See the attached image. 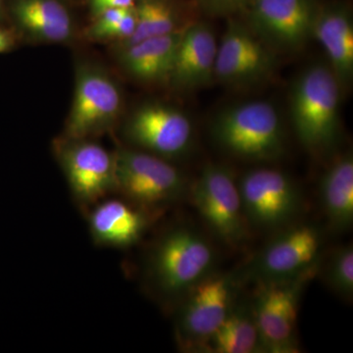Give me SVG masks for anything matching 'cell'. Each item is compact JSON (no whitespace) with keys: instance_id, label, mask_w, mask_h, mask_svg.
Listing matches in <instances>:
<instances>
[{"instance_id":"cell-1","label":"cell","mask_w":353,"mask_h":353,"mask_svg":"<svg viewBox=\"0 0 353 353\" xmlns=\"http://www.w3.org/2000/svg\"><path fill=\"white\" fill-rule=\"evenodd\" d=\"M215 250L204 234L178 225L160 234L148 250L145 279L162 303L174 304L202 279L213 273Z\"/></svg>"},{"instance_id":"cell-2","label":"cell","mask_w":353,"mask_h":353,"mask_svg":"<svg viewBox=\"0 0 353 353\" xmlns=\"http://www.w3.org/2000/svg\"><path fill=\"white\" fill-rule=\"evenodd\" d=\"M341 83L327 65L316 64L299 76L290 95V118L301 145L319 153L331 148L340 124Z\"/></svg>"},{"instance_id":"cell-3","label":"cell","mask_w":353,"mask_h":353,"mask_svg":"<svg viewBox=\"0 0 353 353\" xmlns=\"http://www.w3.org/2000/svg\"><path fill=\"white\" fill-rule=\"evenodd\" d=\"M211 132L223 150L241 159L272 161L284 152L282 120L269 102L248 101L225 109Z\"/></svg>"},{"instance_id":"cell-4","label":"cell","mask_w":353,"mask_h":353,"mask_svg":"<svg viewBox=\"0 0 353 353\" xmlns=\"http://www.w3.org/2000/svg\"><path fill=\"white\" fill-rule=\"evenodd\" d=\"M115 157L116 192L153 215L188 194L187 180L163 158L120 148Z\"/></svg>"},{"instance_id":"cell-5","label":"cell","mask_w":353,"mask_h":353,"mask_svg":"<svg viewBox=\"0 0 353 353\" xmlns=\"http://www.w3.org/2000/svg\"><path fill=\"white\" fill-rule=\"evenodd\" d=\"M236 279L211 273L192 288L176 304L175 338L181 350L201 352L233 306Z\"/></svg>"},{"instance_id":"cell-6","label":"cell","mask_w":353,"mask_h":353,"mask_svg":"<svg viewBox=\"0 0 353 353\" xmlns=\"http://www.w3.org/2000/svg\"><path fill=\"white\" fill-rule=\"evenodd\" d=\"M318 270L316 267L296 277L259 283L252 307L264 352H299V303L304 288Z\"/></svg>"},{"instance_id":"cell-7","label":"cell","mask_w":353,"mask_h":353,"mask_svg":"<svg viewBox=\"0 0 353 353\" xmlns=\"http://www.w3.org/2000/svg\"><path fill=\"white\" fill-rule=\"evenodd\" d=\"M189 192L202 220L221 241L240 248L248 241L238 183L226 166L206 164Z\"/></svg>"},{"instance_id":"cell-8","label":"cell","mask_w":353,"mask_h":353,"mask_svg":"<svg viewBox=\"0 0 353 353\" xmlns=\"http://www.w3.org/2000/svg\"><path fill=\"white\" fill-rule=\"evenodd\" d=\"M238 185L248 225L277 229L290 223L301 210V192L284 172L254 169L246 172Z\"/></svg>"},{"instance_id":"cell-9","label":"cell","mask_w":353,"mask_h":353,"mask_svg":"<svg viewBox=\"0 0 353 353\" xmlns=\"http://www.w3.org/2000/svg\"><path fill=\"white\" fill-rule=\"evenodd\" d=\"M58 158L74 199L90 208L116 192L115 157L87 139H67L58 143Z\"/></svg>"},{"instance_id":"cell-10","label":"cell","mask_w":353,"mask_h":353,"mask_svg":"<svg viewBox=\"0 0 353 353\" xmlns=\"http://www.w3.org/2000/svg\"><path fill=\"white\" fill-rule=\"evenodd\" d=\"M321 246V233L317 228H288L253 257L245 275L259 283L296 277L318 267Z\"/></svg>"},{"instance_id":"cell-11","label":"cell","mask_w":353,"mask_h":353,"mask_svg":"<svg viewBox=\"0 0 353 353\" xmlns=\"http://www.w3.org/2000/svg\"><path fill=\"white\" fill-rule=\"evenodd\" d=\"M248 24L271 50L296 51L312 38L318 7L313 0H250Z\"/></svg>"},{"instance_id":"cell-12","label":"cell","mask_w":353,"mask_h":353,"mask_svg":"<svg viewBox=\"0 0 353 353\" xmlns=\"http://www.w3.org/2000/svg\"><path fill=\"white\" fill-rule=\"evenodd\" d=\"M125 136L137 148L170 159L183 157L192 146L194 128L185 114L163 104H146L125 127Z\"/></svg>"},{"instance_id":"cell-13","label":"cell","mask_w":353,"mask_h":353,"mask_svg":"<svg viewBox=\"0 0 353 353\" xmlns=\"http://www.w3.org/2000/svg\"><path fill=\"white\" fill-rule=\"evenodd\" d=\"M274 67L273 50L248 26L230 21L218 43L215 79L230 85H248L270 75Z\"/></svg>"},{"instance_id":"cell-14","label":"cell","mask_w":353,"mask_h":353,"mask_svg":"<svg viewBox=\"0 0 353 353\" xmlns=\"http://www.w3.org/2000/svg\"><path fill=\"white\" fill-rule=\"evenodd\" d=\"M75 88L67 122V139H88L115 122L122 106V97L109 77L97 70H82Z\"/></svg>"},{"instance_id":"cell-15","label":"cell","mask_w":353,"mask_h":353,"mask_svg":"<svg viewBox=\"0 0 353 353\" xmlns=\"http://www.w3.org/2000/svg\"><path fill=\"white\" fill-rule=\"evenodd\" d=\"M152 216L127 199H104L88 214L90 236L97 245L130 248L143 238Z\"/></svg>"},{"instance_id":"cell-16","label":"cell","mask_w":353,"mask_h":353,"mask_svg":"<svg viewBox=\"0 0 353 353\" xmlns=\"http://www.w3.org/2000/svg\"><path fill=\"white\" fill-rule=\"evenodd\" d=\"M218 43L205 23H194L183 29L169 80L175 87L194 90L215 79Z\"/></svg>"},{"instance_id":"cell-17","label":"cell","mask_w":353,"mask_h":353,"mask_svg":"<svg viewBox=\"0 0 353 353\" xmlns=\"http://www.w3.org/2000/svg\"><path fill=\"white\" fill-rule=\"evenodd\" d=\"M312 38L326 51L331 69L341 85L353 75V23L350 10L341 6L318 9Z\"/></svg>"},{"instance_id":"cell-18","label":"cell","mask_w":353,"mask_h":353,"mask_svg":"<svg viewBox=\"0 0 353 353\" xmlns=\"http://www.w3.org/2000/svg\"><path fill=\"white\" fill-rule=\"evenodd\" d=\"M183 32V29H180L124 48L123 65L139 80L145 82L169 80Z\"/></svg>"},{"instance_id":"cell-19","label":"cell","mask_w":353,"mask_h":353,"mask_svg":"<svg viewBox=\"0 0 353 353\" xmlns=\"http://www.w3.org/2000/svg\"><path fill=\"white\" fill-rule=\"evenodd\" d=\"M320 199L323 210L334 231L343 232L353 224V159L339 158L322 176Z\"/></svg>"},{"instance_id":"cell-20","label":"cell","mask_w":353,"mask_h":353,"mask_svg":"<svg viewBox=\"0 0 353 353\" xmlns=\"http://www.w3.org/2000/svg\"><path fill=\"white\" fill-rule=\"evenodd\" d=\"M14 10L20 24L36 38L60 43L71 37L68 11L58 0H19Z\"/></svg>"},{"instance_id":"cell-21","label":"cell","mask_w":353,"mask_h":353,"mask_svg":"<svg viewBox=\"0 0 353 353\" xmlns=\"http://www.w3.org/2000/svg\"><path fill=\"white\" fill-rule=\"evenodd\" d=\"M208 350L216 353L263 352L252 304H233L226 319L209 341Z\"/></svg>"},{"instance_id":"cell-22","label":"cell","mask_w":353,"mask_h":353,"mask_svg":"<svg viewBox=\"0 0 353 353\" xmlns=\"http://www.w3.org/2000/svg\"><path fill=\"white\" fill-rule=\"evenodd\" d=\"M134 9L136 29L131 38L123 41L124 48L146 39L164 36L180 30L175 11L166 0H139Z\"/></svg>"},{"instance_id":"cell-23","label":"cell","mask_w":353,"mask_h":353,"mask_svg":"<svg viewBox=\"0 0 353 353\" xmlns=\"http://www.w3.org/2000/svg\"><path fill=\"white\" fill-rule=\"evenodd\" d=\"M326 281L334 292L352 301L353 296V248L341 246L331 255L326 268Z\"/></svg>"},{"instance_id":"cell-24","label":"cell","mask_w":353,"mask_h":353,"mask_svg":"<svg viewBox=\"0 0 353 353\" xmlns=\"http://www.w3.org/2000/svg\"><path fill=\"white\" fill-rule=\"evenodd\" d=\"M127 9H108L97 15V21L88 32V36L95 39H108L111 32L126 13Z\"/></svg>"},{"instance_id":"cell-25","label":"cell","mask_w":353,"mask_h":353,"mask_svg":"<svg viewBox=\"0 0 353 353\" xmlns=\"http://www.w3.org/2000/svg\"><path fill=\"white\" fill-rule=\"evenodd\" d=\"M206 13L214 16H228L248 7L250 0H197Z\"/></svg>"},{"instance_id":"cell-26","label":"cell","mask_w":353,"mask_h":353,"mask_svg":"<svg viewBox=\"0 0 353 353\" xmlns=\"http://www.w3.org/2000/svg\"><path fill=\"white\" fill-rule=\"evenodd\" d=\"M134 2V0H90V7L94 15L97 16L108 9L129 8Z\"/></svg>"},{"instance_id":"cell-27","label":"cell","mask_w":353,"mask_h":353,"mask_svg":"<svg viewBox=\"0 0 353 353\" xmlns=\"http://www.w3.org/2000/svg\"><path fill=\"white\" fill-rule=\"evenodd\" d=\"M11 43H12V41H11L10 36L6 32L0 31V52L8 50Z\"/></svg>"},{"instance_id":"cell-28","label":"cell","mask_w":353,"mask_h":353,"mask_svg":"<svg viewBox=\"0 0 353 353\" xmlns=\"http://www.w3.org/2000/svg\"><path fill=\"white\" fill-rule=\"evenodd\" d=\"M0 2H1V0H0Z\"/></svg>"}]
</instances>
